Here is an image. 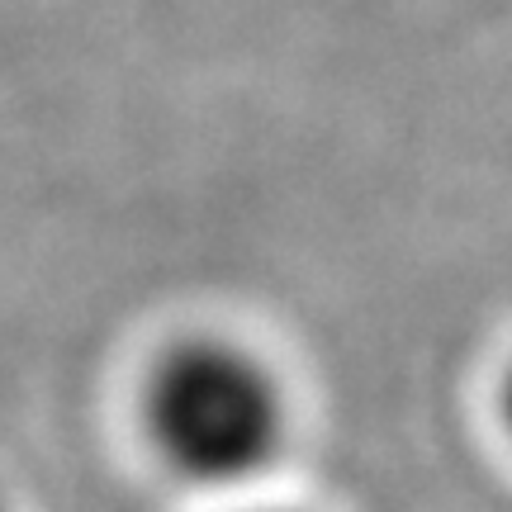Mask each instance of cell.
Returning <instances> with one entry per match:
<instances>
[{
  "instance_id": "obj_1",
  "label": "cell",
  "mask_w": 512,
  "mask_h": 512,
  "mask_svg": "<svg viewBox=\"0 0 512 512\" xmlns=\"http://www.w3.org/2000/svg\"><path fill=\"white\" fill-rule=\"evenodd\" d=\"M147 441L190 484H247L285 441V399L271 370L228 342H185L152 370L143 394Z\"/></svg>"
},
{
  "instance_id": "obj_2",
  "label": "cell",
  "mask_w": 512,
  "mask_h": 512,
  "mask_svg": "<svg viewBox=\"0 0 512 512\" xmlns=\"http://www.w3.org/2000/svg\"><path fill=\"white\" fill-rule=\"evenodd\" d=\"M498 418H503V432H508V441H512V366H508V375H503V384H498Z\"/></svg>"
},
{
  "instance_id": "obj_3",
  "label": "cell",
  "mask_w": 512,
  "mask_h": 512,
  "mask_svg": "<svg viewBox=\"0 0 512 512\" xmlns=\"http://www.w3.org/2000/svg\"><path fill=\"white\" fill-rule=\"evenodd\" d=\"M0 512H5V508H0Z\"/></svg>"
}]
</instances>
